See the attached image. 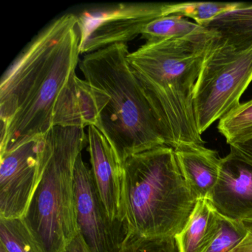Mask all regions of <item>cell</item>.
Instances as JSON below:
<instances>
[{"instance_id": "44dd1931", "label": "cell", "mask_w": 252, "mask_h": 252, "mask_svg": "<svg viewBox=\"0 0 252 252\" xmlns=\"http://www.w3.org/2000/svg\"><path fill=\"white\" fill-rule=\"evenodd\" d=\"M119 252H178L173 237H149L131 235Z\"/></svg>"}, {"instance_id": "277c9868", "label": "cell", "mask_w": 252, "mask_h": 252, "mask_svg": "<svg viewBox=\"0 0 252 252\" xmlns=\"http://www.w3.org/2000/svg\"><path fill=\"white\" fill-rule=\"evenodd\" d=\"M124 218L131 235L175 237L195 197L183 178L175 150L163 145L134 155L122 165Z\"/></svg>"}, {"instance_id": "9a60e30c", "label": "cell", "mask_w": 252, "mask_h": 252, "mask_svg": "<svg viewBox=\"0 0 252 252\" xmlns=\"http://www.w3.org/2000/svg\"><path fill=\"white\" fill-rule=\"evenodd\" d=\"M218 33L199 26L179 15L162 17L149 23L141 36L147 43L169 40L187 39L200 42L216 36Z\"/></svg>"}, {"instance_id": "4fadbf2b", "label": "cell", "mask_w": 252, "mask_h": 252, "mask_svg": "<svg viewBox=\"0 0 252 252\" xmlns=\"http://www.w3.org/2000/svg\"><path fill=\"white\" fill-rule=\"evenodd\" d=\"M183 178L196 200L210 199L219 176L221 158L215 150L203 145L175 150Z\"/></svg>"}, {"instance_id": "5bb4252c", "label": "cell", "mask_w": 252, "mask_h": 252, "mask_svg": "<svg viewBox=\"0 0 252 252\" xmlns=\"http://www.w3.org/2000/svg\"><path fill=\"white\" fill-rule=\"evenodd\" d=\"M219 225V214L209 199H199L184 228L174 237L178 252H206Z\"/></svg>"}, {"instance_id": "603a6c76", "label": "cell", "mask_w": 252, "mask_h": 252, "mask_svg": "<svg viewBox=\"0 0 252 252\" xmlns=\"http://www.w3.org/2000/svg\"><path fill=\"white\" fill-rule=\"evenodd\" d=\"M229 146L230 151L252 163V138Z\"/></svg>"}, {"instance_id": "3957f363", "label": "cell", "mask_w": 252, "mask_h": 252, "mask_svg": "<svg viewBox=\"0 0 252 252\" xmlns=\"http://www.w3.org/2000/svg\"><path fill=\"white\" fill-rule=\"evenodd\" d=\"M215 36L200 42H145L128 54V63L163 126L166 146L174 150L204 144L197 129L193 92L205 51Z\"/></svg>"}, {"instance_id": "d6986e66", "label": "cell", "mask_w": 252, "mask_h": 252, "mask_svg": "<svg viewBox=\"0 0 252 252\" xmlns=\"http://www.w3.org/2000/svg\"><path fill=\"white\" fill-rule=\"evenodd\" d=\"M218 129L228 145L252 138V99L241 103L220 119Z\"/></svg>"}, {"instance_id": "e0dca14e", "label": "cell", "mask_w": 252, "mask_h": 252, "mask_svg": "<svg viewBox=\"0 0 252 252\" xmlns=\"http://www.w3.org/2000/svg\"><path fill=\"white\" fill-rule=\"evenodd\" d=\"M0 245L7 252H43L23 218H0Z\"/></svg>"}, {"instance_id": "52a82bcc", "label": "cell", "mask_w": 252, "mask_h": 252, "mask_svg": "<svg viewBox=\"0 0 252 252\" xmlns=\"http://www.w3.org/2000/svg\"><path fill=\"white\" fill-rule=\"evenodd\" d=\"M166 5L159 2H126L93 7L76 14L80 54L127 44L141 35L149 23L166 17Z\"/></svg>"}, {"instance_id": "8fae6325", "label": "cell", "mask_w": 252, "mask_h": 252, "mask_svg": "<svg viewBox=\"0 0 252 252\" xmlns=\"http://www.w3.org/2000/svg\"><path fill=\"white\" fill-rule=\"evenodd\" d=\"M88 143L91 170L106 210L113 220L126 222L122 205V166L105 137L95 126L88 127Z\"/></svg>"}, {"instance_id": "ac0fdd59", "label": "cell", "mask_w": 252, "mask_h": 252, "mask_svg": "<svg viewBox=\"0 0 252 252\" xmlns=\"http://www.w3.org/2000/svg\"><path fill=\"white\" fill-rule=\"evenodd\" d=\"M240 2H166V16L179 15L192 19L196 24L206 28L218 16L237 8Z\"/></svg>"}, {"instance_id": "ba28073f", "label": "cell", "mask_w": 252, "mask_h": 252, "mask_svg": "<svg viewBox=\"0 0 252 252\" xmlns=\"http://www.w3.org/2000/svg\"><path fill=\"white\" fill-rule=\"evenodd\" d=\"M74 201L79 234L89 252H119L129 235L127 224L109 216L82 153L75 164Z\"/></svg>"}, {"instance_id": "8992f818", "label": "cell", "mask_w": 252, "mask_h": 252, "mask_svg": "<svg viewBox=\"0 0 252 252\" xmlns=\"http://www.w3.org/2000/svg\"><path fill=\"white\" fill-rule=\"evenodd\" d=\"M252 82V45L238 48L219 34L208 45L194 85L193 104L200 135L238 107Z\"/></svg>"}, {"instance_id": "ffe728a7", "label": "cell", "mask_w": 252, "mask_h": 252, "mask_svg": "<svg viewBox=\"0 0 252 252\" xmlns=\"http://www.w3.org/2000/svg\"><path fill=\"white\" fill-rule=\"evenodd\" d=\"M247 234L241 220H234L219 215L218 231L206 252H228Z\"/></svg>"}, {"instance_id": "7a4b0ae2", "label": "cell", "mask_w": 252, "mask_h": 252, "mask_svg": "<svg viewBox=\"0 0 252 252\" xmlns=\"http://www.w3.org/2000/svg\"><path fill=\"white\" fill-rule=\"evenodd\" d=\"M127 44L85 54L79 68L105 96L96 127L121 165L131 156L166 145L163 126L127 60Z\"/></svg>"}, {"instance_id": "7402d4cb", "label": "cell", "mask_w": 252, "mask_h": 252, "mask_svg": "<svg viewBox=\"0 0 252 252\" xmlns=\"http://www.w3.org/2000/svg\"><path fill=\"white\" fill-rule=\"evenodd\" d=\"M247 230L246 237L228 252H252V217L242 220Z\"/></svg>"}, {"instance_id": "2e32d148", "label": "cell", "mask_w": 252, "mask_h": 252, "mask_svg": "<svg viewBox=\"0 0 252 252\" xmlns=\"http://www.w3.org/2000/svg\"><path fill=\"white\" fill-rule=\"evenodd\" d=\"M206 28L238 48L252 45V4L240 2L237 8L214 19Z\"/></svg>"}, {"instance_id": "7c38bea8", "label": "cell", "mask_w": 252, "mask_h": 252, "mask_svg": "<svg viewBox=\"0 0 252 252\" xmlns=\"http://www.w3.org/2000/svg\"><path fill=\"white\" fill-rule=\"evenodd\" d=\"M104 104L105 96L75 74L59 95L53 126H95Z\"/></svg>"}, {"instance_id": "5b68a950", "label": "cell", "mask_w": 252, "mask_h": 252, "mask_svg": "<svg viewBox=\"0 0 252 252\" xmlns=\"http://www.w3.org/2000/svg\"><path fill=\"white\" fill-rule=\"evenodd\" d=\"M87 142L77 127L54 126L42 138V176L23 219L43 252H63L79 234L74 168Z\"/></svg>"}, {"instance_id": "6da1fadb", "label": "cell", "mask_w": 252, "mask_h": 252, "mask_svg": "<svg viewBox=\"0 0 252 252\" xmlns=\"http://www.w3.org/2000/svg\"><path fill=\"white\" fill-rule=\"evenodd\" d=\"M76 14L45 27L5 72L0 82V154L43 138L54 126L59 95L79 64Z\"/></svg>"}, {"instance_id": "d4e9b609", "label": "cell", "mask_w": 252, "mask_h": 252, "mask_svg": "<svg viewBox=\"0 0 252 252\" xmlns=\"http://www.w3.org/2000/svg\"><path fill=\"white\" fill-rule=\"evenodd\" d=\"M0 252H7V251L5 250V248L3 246H1L0 245Z\"/></svg>"}, {"instance_id": "30bf717a", "label": "cell", "mask_w": 252, "mask_h": 252, "mask_svg": "<svg viewBox=\"0 0 252 252\" xmlns=\"http://www.w3.org/2000/svg\"><path fill=\"white\" fill-rule=\"evenodd\" d=\"M219 215L242 220L252 217V163L230 151L221 158L219 176L210 199Z\"/></svg>"}, {"instance_id": "9c48e42d", "label": "cell", "mask_w": 252, "mask_h": 252, "mask_svg": "<svg viewBox=\"0 0 252 252\" xmlns=\"http://www.w3.org/2000/svg\"><path fill=\"white\" fill-rule=\"evenodd\" d=\"M42 138L0 154V218L26 215L42 176Z\"/></svg>"}, {"instance_id": "cb8c5ba5", "label": "cell", "mask_w": 252, "mask_h": 252, "mask_svg": "<svg viewBox=\"0 0 252 252\" xmlns=\"http://www.w3.org/2000/svg\"><path fill=\"white\" fill-rule=\"evenodd\" d=\"M63 252H90L80 234H78Z\"/></svg>"}]
</instances>
